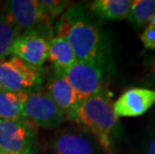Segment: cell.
I'll list each match as a JSON object with an SVG mask.
<instances>
[{
    "label": "cell",
    "instance_id": "obj_2",
    "mask_svg": "<svg viewBox=\"0 0 155 154\" xmlns=\"http://www.w3.org/2000/svg\"><path fill=\"white\" fill-rule=\"evenodd\" d=\"M74 121L84 126L102 148L110 149L117 117L110 95L104 88L81 101L75 112Z\"/></svg>",
    "mask_w": 155,
    "mask_h": 154
},
{
    "label": "cell",
    "instance_id": "obj_5",
    "mask_svg": "<svg viewBox=\"0 0 155 154\" xmlns=\"http://www.w3.org/2000/svg\"><path fill=\"white\" fill-rule=\"evenodd\" d=\"M22 118L42 128H55L64 120V114L51 97L44 91L27 93Z\"/></svg>",
    "mask_w": 155,
    "mask_h": 154
},
{
    "label": "cell",
    "instance_id": "obj_21",
    "mask_svg": "<svg viewBox=\"0 0 155 154\" xmlns=\"http://www.w3.org/2000/svg\"><path fill=\"white\" fill-rule=\"evenodd\" d=\"M149 25H151V26H153V27H155V14L153 15V17L150 19V21H149Z\"/></svg>",
    "mask_w": 155,
    "mask_h": 154
},
{
    "label": "cell",
    "instance_id": "obj_7",
    "mask_svg": "<svg viewBox=\"0 0 155 154\" xmlns=\"http://www.w3.org/2000/svg\"><path fill=\"white\" fill-rule=\"evenodd\" d=\"M50 35L41 30L23 32L18 36L10 54L36 68H41L47 59Z\"/></svg>",
    "mask_w": 155,
    "mask_h": 154
},
{
    "label": "cell",
    "instance_id": "obj_24",
    "mask_svg": "<svg viewBox=\"0 0 155 154\" xmlns=\"http://www.w3.org/2000/svg\"><path fill=\"white\" fill-rule=\"evenodd\" d=\"M0 4H1V3H0Z\"/></svg>",
    "mask_w": 155,
    "mask_h": 154
},
{
    "label": "cell",
    "instance_id": "obj_14",
    "mask_svg": "<svg viewBox=\"0 0 155 154\" xmlns=\"http://www.w3.org/2000/svg\"><path fill=\"white\" fill-rule=\"evenodd\" d=\"M27 92L0 91V120H18L22 118Z\"/></svg>",
    "mask_w": 155,
    "mask_h": 154
},
{
    "label": "cell",
    "instance_id": "obj_3",
    "mask_svg": "<svg viewBox=\"0 0 155 154\" xmlns=\"http://www.w3.org/2000/svg\"><path fill=\"white\" fill-rule=\"evenodd\" d=\"M41 81V68L31 66L16 56L0 61V83L6 90L32 92L37 89Z\"/></svg>",
    "mask_w": 155,
    "mask_h": 154
},
{
    "label": "cell",
    "instance_id": "obj_13",
    "mask_svg": "<svg viewBox=\"0 0 155 154\" xmlns=\"http://www.w3.org/2000/svg\"><path fill=\"white\" fill-rule=\"evenodd\" d=\"M131 0H95L90 3V10L105 20H123L127 18Z\"/></svg>",
    "mask_w": 155,
    "mask_h": 154
},
{
    "label": "cell",
    "instance_id": "obj_1",
    "mask_svg": "<svg viewBox=\"0 0 155 154\" xmlns=\"http://www.w3.org/2000/svg\"><path fill=\"white\" fill-rule=\"evenodd\" d=\"M53 32L57 37L66 39L77 61L99 65L103 54L102 35L79 5L63 12Z\"/></svg>",
    "mask_w": 155,
    "mask_h": 154
},
{
    "label": "cell",
    "instance_id": "obj_19",
    "mask_svg": "<svg viewBox=\"0 0 155 154\" xmlns=\"http://www.w3.org/2000/svg\"><path fill=\"white\" fill-rule=\"evenodd\" d=\"M149 85L155 87V58L151 61L150 70H149Z\"/></svg>",
    "mask_w": 155,
    "mask_h": 154
},
{
    "label": "cell",
    "instance_id": "obj_12",
    "mask_svg": "<svg viewBox=\"0 0 155 154\" xmlns=\"http://www.w3.org/2000/svg\"><path fill=\"white\" fill-rule=\"evenodd\" d=\"M47 58L53 64L54 69L61 72L66 71L77 61L66 39L57 36L49 39Z\"/></svg>",
    "mask_w": 155,
    "mask_h": 154
},
{
    "label": "cell",
    "instance_id": "obj_22",
    "mask_svg": "<svg viewBox=\"0 0 155 154\" xmlns=\"http://www.w3.org/2000/svg\"><path fill=\"white\" fill-rule=\"evenodd\" d=\"M3 89H4V88H3V87H2V85H1V83H0V91H1V90H3Z\"/></svg>",
    "mask_w": 155,
    "mask_h": 154
},
{
    "label": "cell",
    "instance_id": "obj_6",
    "mask_svg": "<svg viewBox=\"0 0 155 154\" xmlns=\"http://www.w3.org/2000/svg\"><path fill=\"white\" fill-rule=\"evenodd\" d=\"M63 73L80 101L103 89V73L98 64L76 61Z\"/></svg>",
    "mask_w": 155,
    "mask_h": 154
},
{
    "label": "cell",
    "instance_id": "obj_9",
    "mask_svg": "<svg viewBox=\"0 0 155 154\" xmlns=\"http://www.w3.org/2000/svg\"><path fill=\"white\" fill-rule=\"evenodd\" d=\"M155 104V89L130 88L113 103L117 117H138L143 115Z\"/></svg>",
    "mask_w": 155,
    "mask_h": 154
},
{
    "label": "cell",
    "instance_id": "obj_23",
    "mask_svg": "<svg viewBox=\"0 0 155 154\" xmlns=\"http://www.w3.org/2000/svg\"><path fill=\"white\" fill-rule=\"evenodd\" d=\"M0 154H12V153H6V152H2V151H0Z\"/></svg>",
    "mask_w": 155,
    "mask_h": 154
},
{
    "label": "cell",
    "instance_id": "obj_4",
    "mask_svg": "<svg viewBox=\"0 0 155 154\" xmlns=\"http://www.w3.org/2000/svg\"><path fill=\"white\" fill-rule=\"evenodd\" d=\"M36 127L24 118L0 120V151L12 154H32Z\"/></svg>",
    "mask_w": 155,
    "mask_h": 154
},
{
    "label": "cell",
    "instance_id": "obj_17",
    "mask_svg": "<svg viewBox=\"0 0 155 154\" xmlns=\"http://www.w3.org/2000/svg\"><path fill=\"white\" fill-rule=\"evenodd\" d=\"M155 14V0H135L132 1L128 20L134 27L140 28L145 25Z\"/></svg>",
    "mask_w": 155,
    "mask_h": 154
},
{
    "label": "cell",
    "instance_id": "obj_8",
    "mask_svg": "<svg viewBox=\"0 0 155 154\" xmlns=\"http://www.w3.org/2000/svg\"><path fill=\"white\" fill-rule=\"evenodd\" d=\"M97 143L87 131L66 128L54 136L51 149L53 154H99Z\"/></svg>",
    "mask_w": 155,
    "mask_h": 154
},
{
    "label": "cell",
    "instance_id": "obj_11",
    "mask_svg": "<svg viewBox=\"0 0 155 154\" xmlns=\"http://www.w3.org/2000/svg\"><path fill=\"white\" fill-rule=\"evenodd\" d=\"M4 12L9 16L20 31L41 30L49 35L42 28L41 16L37 0H9L4 4Z\"/></svg>",
    "mask_w": 155,
    "mask_h": 154
},
{
    "label": "cell",
    "instance_id": "obj_18",
    "mask_svg": "<svg viewBox=\"0 0 155 154\" xmlns=\"http://www.w3.org/2000/svg\"><path fill=\"white\" fill-rule=\"evenodd\" d=\"M140 39L145 48L155 50V27L148 25L143 31V33L141 34Z\"/></svg>",
    "mask_w": 155,
    "mask_h": 154
},
{
    "label": "cell",
    "instance_id": "obj_15",
    "mask_svg": "<svg viewBox=\"0 0 155 154\" xmlns=\"http://www.w3.org/2000/svg\"><path fill=\"white\" fill-rule=\"evenodd\" d=\"M21 31L6 13L0 12V61L10 54L11 48Z\"/></svg>",
    "mask_w": 155,
    "mask_h": 154
},
{
    "label": "cell",
    "instance_id": "obj_20",
    "mask_svg": "<svg viewBox=\"0 0 155 154\" xmlns=\"http://www.w3.org/2000/svg\"><path fill=\"white\" fill-rule=\"evenodd\" d=\"M146 154H155V134L151 137V139L148 142Z\"/></svg>",
    "mask_w": 155,
    "mask_h": 154
},
{
    "label": "cell",
    "instance_id": "obj_10",
    "mask_svg": "<svg viewBox=\"0 0 155 154\" xmlns=\"http://www.w3.org/2000/svg\"><path fill=\"white\" fill-rule=\"evenodd\" d=\"M46 92L60 108L64 116L74 120L75 112L81 101L63 72L54 71V74L48 80Z\"/></svg>",
    "mask_w": 155,
    "mask_h": 154
},
{
    "label": "cell",
    "instance_id": "obj_16",
    "mask_svg": "<svg viewBox=\"0 0 155 154\" xmlns=\"http://www.w3.org/2000/svg\"><path fill=\"white\" fill-rule=\"evenodd\" d=\"M39 6V12L41 16V23L43 30L50 34H53V25L55 19L61 13H63L65 8L70 4V1L65 0H37Z\"/></svg>",
    "mask_w": 155,
    "mask_h": 154
}]
</instances>
